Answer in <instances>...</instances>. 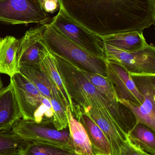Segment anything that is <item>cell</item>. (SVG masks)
<instances>
[{"mask_svg":"<svg viewBox=\"0 0 155 155\" xmlns=\"http://www.w3.org/2000/svg\"><path fill=\"white\" fill-rule=\"evenodd\" d=\"M22 114L12 84L0 88V131L12 129Z\"/></svg>","mask_w":155,"mask_h":155,"instance_id":"4fadbf2b","label":"cell"},{"mask_svg":"<svg viewBox=\"0 0 155 155\" xmlns=\"http://www.w3.org/2000/svg\"><path fill=\"white\" fill-rule=\"evenodd\" d=\"M106 62L107 78L112 83L119 100H127L141 105L144 97L136 87L132 75L120 65Z\"/></svg>","mask_w":155,"mask_h":155,"instance_id":"30bf717a","label":"cell"},{"mask_svg":"<svg viewBox=\"0 0 155 155\" xmlns=\"http://www.w3.org/2000/svg\"><path fill=\"white\" fill-rule=\"evenodd\" d=\"M49 24L58 32L95 56L104 58L102 41L98 36L75 22L59 9Z\"/></svg>","mask_w":155,"mask_h":155,"instance_id":"52a82bcc","label":"cell"},{"mask_svg":"<svg viewBox=\"0 0 155 155\" xmlns=\"http://www.w3.org/2000/svg\"><path fill=\"white\" fill-rule=\"evenodd\" d=\"M19 72L34 85L42 95L50 99L52 98V92L55 87L40 66L21 65L19 67Z\"/></svg>","mask_w":155,"mask_h":155,"instance_id":"d6986e66","label":"cell"},{"mask_svg":"<svg viewBox=\"0 0 155 155\" xmlns=\"http://www.w3.org/2000/svg\"><path fill=\"white\" fill-rule=\"evenodd\" d=\"M118 155H152L142 150L126 138L120 147Z\"/></svg>","mask_w":155,"mask_h":155,"instance_id":"d4e9b609","label":"cell"},{"mask_svg":"<svg viewBox=\"0 0 155 155\" xmlns=\"http://www.w3.org/2000/svg\"><path fill=\"white\" fill-rule=\"evenodd\" d=\"M84 127L95 155H112L110 144L103 131L96 124L85 114H81L78 118Z\"/></svg>","mask_w":155,"mask_h":155,"instance_id":"e0dca14e","label":"cell"},{"mask_svg":"<svg viewBox=\"0 0 155 155\" xmlns=\"http://www.w3.org/2000/svg\"><path fill=\"white\" fill-rule=\"evenodd\" d=\"M62 155H81L78 154L76 153H67L65 154Z\"/></svg>","mask_w":155,"mask_h":155,"instance_id":"4316f807","label":"cell"},{"mask_svg":"<svg viewBox=\"0 0 155 155\" xmlns=\"http://www.w3.org/2000/svg\"><path fill=\"white\" fill-rule=\"evenodd\" d=\"M80 70L86 79L93 84L99 92L104 95L109 100L119 102V99L116 94L113 87L108 78L83 70L80 69Z\"/></svg>","mask_w":155,"mask_h":155,"instance_id":"cb8c5ba5","label":"cell"},{"mask_svg":"<svg viewBox=\"0 0 155 155\" xmlns=\"http://www.w3.org/2000/svg\"><path fill=\"white\" fill-rule=\"evenodd\" d=\"M52 18L43 9L42 0H0V22L7 24H49Z\"/></svg>","mask_w":155,"mask_h":155,"instance_id":"5b68a950","label":"cell"},{"mask_svg":"<svg viewBox=\"0 0 155 155\" xmlns=\"http://www.w3.org/2000/svg\"><path fill=\"white\" fill-rule=\"evenodd\" d=\"M69 153L49 143L30 141L21 149L19 155H62Z\"/></svg>","mask_w":155,"mask_h":155,"instance_id":"603a6c76","label":"cell"},{"mask_svg":"<svg viewBox=\"0 0 155 155\" xmlns=\"http://www.w3.org/2000/svg\"><path fill=\"white\" fill-rule=\"evenodd\" d=\"M25 141L12 129L0 131V155H19Z\"/></svg>","mask_w":155,"mask_h":155,"instance_id":"44dd1931","label":"cell"},{"mask_svg":"<svg viewBox=\"0 0 155 155\" xmlns=\"http://www.w3.org/2000/svg\"><path fill=\"white\" fill-rule=\"evenodd\" d=\"M132 76L143 97V102L140 106L123 99L119 100V102L132 112L136 124H143L155 132V75Z\"/></svg>","mask_w":155,"mask_h":155,"instance_id":"ba28073f","label":"cell"},{"mask_svg":"<svg viewBox=\"0 0 155 155\" xmlns=\"http://www.w3.org/2000/svg\"><path fill=\"white\" fill-rule=\"evenodd\" d=\"M53 55L58 71L72 101L75 118L77 120L82 111L88 107L106 108L127 137L136 124L132 112L121 103L109 100L99 92L79 68L62 58Z\"/></svg>","mask_w":155,"mask_h":155,"instance_id":"7a4b0ae2","label":"cell"},{"mask_svg":"<svg viewBox=\"0 0 155 155\" xmlns=\"http://www.w3.org/2000/svg\"><path fill=\"white\" fill-rule=\"evenodd\" d=\"M67 17L97 36L143 32L155 22V0H58Z\"/></svg>","mask_w":155,"mask_h":155,"instance_id":"6da1fadb","label":"cell"},{"mask_svg":"<svg viewBox=\"0 0 155 155\" xmlns=\"http://www.w3.org/2000/svg\"><path fill=\"white\" fill-rule=\"evenodd\" d=\"M82 113L89 117L103 131L110 144L112 155H119L120 147L127 137L109 111L106 108L90 107Z\"/></svg>","mask_w":155,"mask_h":155,"instance_id":"8fae6325","label":"cell"},{"mask_svg":"<svg viewBox=\"0 0 155 155\" xmlns=\"http://www.w3.org/2000/svg\"><path fill=\"white\" fill-rule=\"evenodd\" d=\"M67 114L69 134L75 153L81 155H95L84 127L75 118L69 107H67Z\"/></svg>","mask_w":155,"mask_h":155,"instance_id":"ac0fdd59","label":"cell"},{"mask_svg":"<svg viewBox=\"0 0 155 155\" xmlns=\"http://www.w3.org/2000/svg\"><path fill=\"white\" fill-rule=\"evenodd\" d=\"M42 41L46 49L72 64L80 70L107 78V62L105 59L92 54L58 32L50 24L46 25Z\"/></svg>","mask_w":155,"mask_h":155,"instance_id":"3957f363","label":"cell"},{"mask_svg":"<svg viewBox=\"0 0 155 155\" xmlns=\"http://www.w3.org/2000/svg\"><path fill=\"white\" fill-rule=\"evenodd\" d=\"M155 132L146 126L137 124L127 137L137 147L147 153L155 155Z\"/></svg>","mask_w":155,"mask_h":155,"instance_id":"ffe728a7","label":"cell"},{"mask_svg":"<svg viewBox=\"0 0 155 155\" xmlns=\"http://www.w3.org/2000/svg\"><path fill=\"white\" fill-rule=\"evenodd\" d=\"M40 67L50 80L52 84L60 93L66 107H69L72 115L74 107L72 99L68 94L61 77L54 56L45 47L41 56Z\"/></svg>","mask_w":155,"mask_h":155,"instance_id":"5bb4252c","label":"cell"},{"mask_svg":"<svg viewBox=\"0 0 155 155\" xmlns=\"http://www.w3.org/2000/svg\"><path fill=\"white\" fill-rule=\"evenodd\" d=\"M46 25L29 29L19 39L18 67L22 65L40 66L41 54L45 48L42 41V36Z\"/></svg>","mask_w":155,"mask_h":155,"instance_id":"7c38bea8","label":"cell"},{"mask_svg":"<svg viewBox=\"0 0 155 155\" xmlns=\"http://www.w3.org/2000/svg\"><path fill=\"white\" fill-rule=\"evenodd\" d=\"M106 62L116 64L125 69L132 76L155 75V47L147 45L134 52L122 51L102 42Z\"/></svg>","mask_w":155,"mask_h":155,"instance_id":"277c9868","label":"cell"},{"mask_svg":"<svg viewBox=\"0 0 155 155\" xmlns=\"http://www.w3.org/2000/svg\"><path fill=\"white\" fill-rule=\"evenodd\" d=\"M50 99L53 110V125L57 130H62L68 127L67 107L60 93L54 87Z\"/></svg>","mask_w":155,"mask_h":155,"instance_id":"7402d4cb","label":"cell"},{"mask_svg":"<svg viewBox=\"0 0 155 155\" xmlns=\"http://www.w3.org/2000/svg\"><path fill=\"white\" fill-rule=\"evenodd\" d=\"M50 124L21 118L15 122L12 129L25 141L45 142L68 153H75L69 132L56 130L50 127Z\"/></svg>","mask_w":155,"mask_h":155,"instance_id":"8992f818","label":"cell"},{"mask_svg":"<svg viewBox=\"0 0 155 155\" xmlns=\"http://www.w3.org/2000/svg\"><path fill=\"white\" fill-rule=\"evenodd\" d=\"M10 83L13 88L22 118L34 121L35 115L42 104L43 96L19 72L10 78Z\"/></svg>","mask_w":155,"mask_h":155,"instance_id":"9c48e42d","label":"cell"},{"mask_svg":"<svg viewBox=\"0 0 155 155\" xmlns=\"http://www.w3.org/2000/svg\"></svg>","mask_w":155,"mask_h":155,"instance_id":"f1b7e54d","label":"cell"},{"mask_svg":"<svg viewBox=\"0 0 155 155\" xmlns=\"http://www.w3.org/2000/svg\"><path fill=\"white\" fill-rule=\"evenodd\" d=\"M98 37L104 43L125 51H136L148 44L143 31L126 32Z\"/></svg>","mask_w":155,"mask_h":155,"instance_id":"9a60e30c","label":"cell"},{"mask_svg":"<svg viewBox=\"0 0 155 155\" xmlns=\"http://www.w3.org/2000/svg\"><path fill=\"white\" fill-rule=\"evenodd\" d=\"M3 86V84L2 82V79H1V75H0V88L2 87Z\"/></svg>","mask_w":155,"mask_h":155,"instance_id":"83f0119b","label":"cell"},{"mask_svg":"<svg viewBox=\"0 0 155 155\" xmlns=\"http://www.w3.org/2000/svg\"><path fill=\"white\" fill-rule=\"evenodd\" d=\"M19 40L12 36L0 38V74L10 77L19 72L18 65Z\"/></svg>","mask_w":155,"mask_h":155,"instance_id":"2e32d148","label":"cell"},{"mask_svg":"<svg viewBox=\"0 0 155 155\" xmlns=\"http://www.w3.org/2000/svg\"><path fill=\"white\" fill-rule=\"evenodd\" d=\"M43 9L47 13L53 14L59 10L58 0H42Z\"/></svg>","mask_w":155,"mask_h":155,"instance_id":"484cf974","label":"cell"}]
</instances>
